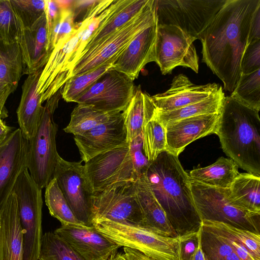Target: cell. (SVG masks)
I'll use <instances>...</instances> for the list:
<instances>
[{
	"instance_id": "11",
	"label": "cell",
	"mask_w": 260,
	"mask_h": 260,
	"mask_svg": "<svg viewBox=\"0 0 260 260\" xmlns=\"http://www.w3.org/2000/svg\"><path fill=\"white\" fill-rule=\"evenodd\" d=\"M135 182H120L93 192L90 225L98 221L108 220L142 225L143 217L136 196Z\"/></svg>"
},
{
	"instance_id": "25",
	"label": "cell",
	"mask_w": 260,
	"mask_h": 260,
	"mask_svg": "<svg viewBox=\"0 0 260 260\" xmlns=\"http://www.w3.org/2000/svg\"><path fill=\"white\" fill-rule=\"evenodd\" d=\"M148 2L149 0H114L111 11L94 32L80 57L134 17Z\"/></svg>"
},
{
	"instance_id": "23",
	"label": "cell",
	"mask_w": 260,
	"mask_h": 260,
	"mask_svg": "<svg viewBox=\"0 0 260 260\" xmlns=\"http://www.w3.org/2000/svg\"><path fill=\"white\" fill-rule=\"evenodd\" d=\"M42 70L28 75L22 86L21 100L17 110L19 128L27 140L36 134L43 112L41 96L37 92Z\"/></svg>"
},
{
	"instance_id": "30",
	"label": "cell",
	"mask_w": 260,
	"mask_h": 260,
	"mask_svg": "<svg viewBox=\"0 0 260 260\" xmlns=\"http://www.w3.org/2000/svg\"><path fill=\"white\" fill-rule=\"evenodd\" d=\"M225 95L222 87L207 99L183 107L169 111H160L156 109L154 116L164 126L167 123L197 115L218 113Z\"/></svg>"
},
{
	"instance_id": "34",
	"label": "cell",
	"mask_w": 260,
	"mask_h": 260,
	"mask_svg": "<svg viewBox=\"0 0 260 260\" xmlns=\"http://www.w3.org/2000/svg\"><path fill=\"white\" fill-rule=\"evenodd\" d=\"M230 96L259 112L260 69L248 74H242Z\"/></svg>"
},
{
	"instance_id": "14",
	"label": "cell",
	"mask_w": 260,
	"mask_h": 260,
	"mask_svg": "<svg viewBox=\"0 0 260 260\" xmlns=\"http://www.w3.org/2000/svg\"><path fill=\"white\" fill-rule=\"evenodd\" d=\"M53 178L76 217L87 226L90 223L93 190L81 162L57 159Z\"/></svg>"
},
{
	"instance_id": "1",
	"label": "cell",
	"mask_w": 260,
	"mask_h": 260,
	"mask_svg": "<svg viewBox=\"0 0 260 260\" xmlns=\"http://www.w3.org/2000/svg\"><path fill=\"white\" fill-rule=\"evenodd\" d=\"M260 0H226L200 39L202 61L232 92L242 74L251 20Z\"/></svg>"
},
{
	"instance_id": "28",
	"label": "cell",
	"mask_w": 260,
	"mask_h": 260,
	"mask_svg": "<svg viewBox=\"0 0 260 260\" xmlns=\"http://www.w3.org/2000/svg\"><path fill=\"white\" fill-rule=\"evenodd\" d=\"M24 66L18 42H0V86L10 94L23 75Z\"/></svg>"
},
{
	"instance_id": "38",
	"label": "cell",
	"mask_w": 260,
	"mask_h": 260,
	"mask_svg": "<svg viewBox=\"0 0 260 260\" xmlns=\"http://www.w3.org/2000/svg\"><path fill=\"white\" fill-rule=\"evenodd\" d=\"M201 244L207 260H225L234 251L224 237L202 225Z\"/></svg>"
},
{
	"instance_id": "32",
	"label": "cell",
	"mask_w": 260,
	"mask_h": 260,
	"mask_svg": "<svg viewBox=\"0 0 260 260\" xmlns=\"http://www.w3.org/2000/svg\"><path fill=\"white\" fill-rule=\"evenodd\" d=\"M45 188V203L52 216L58 219L62 225H86L74 214L55 178Z\"/></svg>"
},
{
	"instance_id": "49",
	"label": "cell",
	"mask_w": 260,
	"mask_h": 260,
	"mask_svg": "<svg viewBox=\"0 0 260 260\" xmlns=\"http://www.w3.org/2000/svg\"><path fill=\"white\" fill-rule=\"evenodd\" d=\"M190 260H207L202 247L201 233L200 236L198 246Z\"/></svg>"
},
{
	"instance_id": "7",
	"label": "cell",
	"mask_w": 260,
	"mask_h": 260,
	"mask_svg": "<svg viewBox=\"0 0 260 260\" xmlns=\"http://www.w3.org/2000/svg\"><path fill=\"white\" fill-rule=\"evenodd\" d=\"M194 205L201 220L221 222L259 234L260 214L245 210L231 199L229 188L209 186L190 179Z\"/></svg>"
},
{
	"instance_id": "27",
	"label": "cell",
	"mask_w": 260,
	"mask_h": 260,
	"mask_svg": "<svg viewBox=\"0 0 260 260\" xmlns=\"http://www.w3.org/2000/svg\"><path fill=\"white\" fill-rule=\"evenodd\" d=\"M238 168L231 158L222 156L208 166L190 171L188 175L191 180L200 183L227 189L239 174Z\"/></svg>"
},
{
	"instance_id": "43",
	"label": "cell",
	"mask_w": 260,
	"mask_h": 260,
	"mask_svg": "<svg viewBox=\"0 0 260 260\" xmlns=\"http://www.w3.org/2000/svg\"><path fill=\"white\" fill-rule=\"evenodd\" d=\"M202 225L197 231L179 236V260H190L198 246L201 233Z\"/></svg>"
},
{
	"instance_id": "12",
	"label": "cell",
	"mask_w": 260,
	"mask_h": 260,
	"mask_svg": "<svg viewBox=\"0 0 260 260\" xmlns=\"http://www.w3.org/2000/svg\"><path fill=\"white\" fill-rule=\"evenodd\" d=\"M197 40L178 26L157 24L154 59L162 75L178 66L199 71V58L193 44Z\"/></svg>"
},
{
	"instance_id": "26",
	"label": "cell",
	"mask_w": 260,
	"mask_h": 260,
	"mask_svg": "<svg viewBox=\"0 0 260 260\" xmlns=\"http://www.w3.org/2000/svg\"><path fill=\"white\" fill-rule=\"evenodd\" d=\"M156 108L151 96L136 86L134 94L122 112L126 133V141L131 142L142 135L144 126L154 116Z\"/></svg>"
},
{
	"instance_id": "2",
	"label": "cell",
	"mask_w": 260,
	"mask_h": 260,
	"mask_svg": "<svg viewBox=\"0 0 260 260\" xmlns=\"http://www.w3.org/2000/svg\"><path fill=\"white\" fill-rule=\"evenodd\" d=\"M145 175L177 235L197 231L202 221L193 202L190 178L178 157L167 151L161 152Z\"/></svg>"
},
{
	"instance_id": "41",
	"label": "cell",
	"mask_w": 260,
	"mask_h": 260,
	"mask_svg": "<svg viewBox=\"0 0 260 260\" xmlns=\"http://www.w3.org/2000/svg\"><path fill=\"white\" fill-rule=\"evenodd\" d=\"M75 27L72 6L68 9H61L60 15L48 36V49L50 54L56 44L67 39L72 34Z\"/></svg>"
},
{
	"instance_id": "48",
	"label": "cell",
	"mask_w": 260,
	"mask_h": 260,
	"mask_svg": "<svg viewBox=\"0 0 260 260\" xmlns=\"http://www.w3.org/2000/svg\"><path fill=\"white\" fill-rule=\"evenodd\" d=\"M12 129L13 128L8 126L2 119H0V144L7 138Z\"/></svg>"
},
{
	"instance_id": "50",
	"label": "cell",
	"mask_w": 260,
	"mask_h": 260,
	"mask_svg": "<svg viewBox=\"0 0 260 260\" xmlns=\"http://www.w3.org/2000/svg\"><path fill=\"white\" fill-rule=\"evenodd\" d=\"M111 260H134L124 253H118L116 256Z\"/></svg>"
},
{
	"instance_id": "19",
	"label": "cell",
	"mask_w": 260,
	"mask_h": 260,
	"mask_svg": "<svg viewBox=\"0 0 260 260\" xmlns=\"http://www.w3.org/2000/svg\"><path fill=\"white\" fill-rule=\"evenodd\" d=\"M157 27L156 17L130 42L113 63V68L133 80L137 78L145 65L154 61Z\"/></svg>"
},
{
	"instance_id": "10",
	"label": "cell",
	"mask_w": 260,
	"mask_h": 260,
	"mask_svg": "<svg viewBox=\"0 0 260 260\" xmlns=\"http://www.w3.org/2000/svg\"><path fill=\"white\" fill-rule=\"evenodd\" d=\"M226 0H155L157 24L178 26L196 39L201 37Z\"/></svg>"
},
{
	"instance_id": "31",
	"label": "cell",
	"mask_w": 260,
	"mask_h": 260,
	"mask_svg": "<svg viewBox=\"0 0 260 260\" xmlns=\"http://www.w3.org/2000/svg\"><path fill=\"white\" fill-rule=\"evenodd\" d=\"M119 113L103 112L91 106L78 104L71 113L70 121L63 130L74 136L79 135L109 121Z\"/></svg>"
},
{
	"instance_id": "33",
	"label": "cell",
	"mask_w": 260,
	"mask_h": 260,
	"mask_svg": "<svg viewBox=\"0 0 260 260\" xmlns=\"http://www.w3.org/2000/svg\"><path fill=\"white\" fill-rule=\"evenodd\" d=\"M39 260H84L61 237L54 232L43 235Z\"/></svg>"
},
{
	"instance_id": "6",
	"label": "cell",
	"mask_w": 260,
	"mask_h": 260,
	"mask_svg": "<svg viewBox=\"0 0 260 260\" xmlns=\"http://www.w3.org/2000/svg\"><path fill=\"white\" fill-rule=\"evenodd\" d=\"M61 88L43 106V112L35 136L28 140L27 169L35 182L42 189L53 178L59 154L56 149L57 124L53 114L61 96Z\"/></svg>"
},
{
	"instance_id": "37",
	"label": "cell",
	"mask_w": 260,
	"mask_h": 260,
	"mask_svg": "<svg viewBox=\"0 0 260 260\" xmlns=\"http://www.w3.org/2000/svg\"><path fill=\"white\" fill-rule=\"evenodd\" d=\"M204 226L220 231L244 245L258 260H260V234L216 221L202 220Z\"/></svg>"
},
{
	"instance_id": "29",
	"label": "cell",
	"mask_w": 260,
	"mask_h": 260,
	"mask_svg": "<svg viewBox=\"0 0 260 260\" xmlns=\"http://www.w3.org/2000/svg\"><path fill=\"white\" fill-rule=\"evenodd\" d=\"M232 201L241 208L260 214V176L239 173L230 188Z\"/></svg>"
},
{
	"instance_id": "8",
	"label": "cell",
	"mask_w": 260,
	"mask_h": 260,
	"mask_svg": "<svg viewBox=\"0 0 260 260\" xmlns=\"http://www.w3.org/2000/svg\"><path fill=\"white\" fill-rule=\"evenodd\" d=\"M42 189L31 177L27 168L20 172L13 188L23 232V260H39L43 236Z\"/></svg>"
},
{
	"instance_id": "47",
	"label": "cell",
	"mask_w": 260,
	"mask_h": 260,
	"mask_svg": "<svg viewBox=\"0 0 260 260\" xmlns=\"http://www.w3.org/2000/svg\"><path fill=\"white\" fill-rule=\"evenodd\" d=\"M9 95L10 94L8 92L0 86V111L6 117L8 116V112L5 105Z\"/></svg>"
},
{
	"instance_id": "51",
	"label": "cell",
	"mask_w": 260,
	"mask_h": 260,
	"mask_svg": "<svg viewBox=\"0 0 260 260\" xmlns=\"http://www.w3.org/2000/svg\"><path fill=\"white\" fill-rule=\"evenodd\" d=\"M6 118L4 115V114L0 111V119H4Z\"/></svg>"
},
{
	"instance_id": "3",
	"label": "cell",
	"mask_w": 260,
	"mask_h": 260,
	"mask_svg": "<svg viewBox=\"0 0 260 260\" xmlns=\"http://www.w3.org/2000/svg\"><path fill=\"white\" fill-rule=\"evenodd\" d=\"M215 134L225 154L238 167L260 176L259 111L225 96Z\"/></svg>"
},
{
	"instance_id": "15",
	"label": "cell",
	"mask_w": 260,
	"mask_h": 260,
	"mask_svg": "<svg viewBox=\"0 0 260 260\" xmlns=\"http://www.w3.org/2000/svg\"><path fill=\"white\" fill-rule=\"evenodd\" d=\"M54 232L66 241L84 260H111L121 248L93 225H61Z\"/></svg>"
},
{
	"instance_id": "5",
	"label": "cell",
	"mask_w": 260,
	"mask_h": 260,
	"mask_svg": "<svg viewBox=\"0 0 260 260\" xmlns=\"http://www.w3.org/2000/svg\"><path fill=\"white\" fill-rule=\"evenodd\" d=\"M92 225L134 260H179V236H165L141 225L108 220L96 221Z\"/></svg>"
},
{
	"instance_id": "22",
	"label": "cell",
	"mask_w": 260,
	"mask_h": 260,
	"mask_svg": "<svg viewBox=\"0 0 260 260\" xmlns=\"http://www.w3.org/2000/svg\"><path fill=\"white\" fill-rule=\"evenodd\" d=\"M18 42L22 56L23 74L42 70L50 55L45 13L30 27L22 28Z\"/></svg>"
},
{
	"instance_id": "42",
	"label": "cell",
	"mask_w": 260,
	"mask_h": 260,
	"mask_svg": "<svg viewBox=\"0 0 260 260\" xmlns=\"http://www.w3.org/2000/svg\"><path fill=\"white\" fill-rule=\"evenodd\" d=\"M260 69V40L248 44L241 61L242 74H246Z\"/></svg>"
},
{
	"instance_id": "24",
	"label": "cell",
	"mask_w": 260,
	"mask_h": 260,
	"mask_svg": "<svg viewBox=\"0 0 260 260\" xmlns=\"http://www.w3.org/2000/svg\"><path fill=\"white\" fill-rule=\"evenodd\" d=\"M136 198L143 217L142 226L162 235L177 237L166 214L153 194L145 173L135 182Z\"/></svg>"
},
{
	"instance_id": "9",
	"label": "cell",
	"mask_w": 260,
	"mask_h": 260,
	"mask_svg": "<svg viewBox=\"0 0 260 260\" xmlns=\"http://www.w3.org/2000/svg\"><path fill=\"white\" fill-rule=\"evenodd\" d=\"M155 18V0H149L137 15L81 57L72 69L71 77L113 63L134 37Z\"/></svg>"
},
{
	"instance_id": "45",
	"label": "cell",
	"mask_w": 260,
	"mask_h": 260,
	"mask_svg": "<svg viewBox=\"0 0 260 260\" xmlns=\"http://www.w3.org/2000/svg\"><path fill=\"white\" fill-rule=\"evenodd\" d=\"M61 11L56 0H45V16L46 18L47 34H50L52 28L58 18Z\"/></svg>"
},
{
	"instance_id": "44",
	"label": "cell",
	"mask_w": 260,
	"mask_h": 260,
	"mask_svg": "<svg viewBox=\"0 0 260 260\" xmlns=\"http://www.w3.org/2000/svg\"><path fill=\"white\" fill-rule=\"evenodd\" d=\"M202 226L224 237L231 244L240 260H258L244 245L231 237L216 229Z\"/></svg>"
},
{
	"instance_id": "20",
	"label": "cell",
	"mask_w": 260,
	"mask_h": 260,
	"mask_svg": "<svg viewBox=\"0 0 260 260\" xmlns=\"http://www.w3.org/2000/svg\"><path fill=\"white\" fill-rule=\"evenodd\" d=\"M220 86L215 83L193 84L185 75L175 76L165 92L151 96L156 109L169 111L204 100L215 93Z\"/></svg>"
},
{
	"instance_id": "13",
	"label": "cell",
	"mask_w": 260,
	"mask_h": 260,
	"mask_svg": "<svg viewBox=\"0 0 260 260\" xmlns=\"http://www.w3.org/2000/svg\"><path fill=\"white\" fill-rule=\"evenodd\" d=\"M134 80L112 68L96 80L75 101L105 112L121 113L127 107L135 92Z\"/></svg>"
},
{
	"instance_id": "46",
	"label": "cell",
	"mask_w": 260,
	"mask_h": 260,
	"mask_svg": "<svg viewBox=\"0 0 260 260\" xmlns=\"http://www.w3.org/2000/svg\"><path fill=\"white\" fill-rule=\"evenodd\" d=\"M258 40H260V5L256 9L251 20L248 44Z\"/></svg>"
},
{
	"instance_id": "39",
	"label": "cell",
	"mask_w": 260,
	"mask_h": 260,
	"mask_svg": "<svg viewBox=\"0 0 260 260\" xmlns=\"http://www.w3.org/2000/svg\"><path fill=\"white\" fill-rule=\"evenodd\" d=\"M22 27L10 0H0V42H18Z\"/></svg>"
},
{
	"instance_id": "36",
	"label": "cell",
	"mask_w": 260,
	"mask_h": 260,
	"mask_svg": "<svg viewBox=\"0 0 260 260\" xmlns=\"http://www.w3.org/2000/svg\"><path fill=\"white\" fill-rule=\"evenodd\" d=\"M113 68L109 63L83 74L70 78L61 88V96L67 102H75L102 75Z\"/></svg>"
},
{
	"instance_id": "17",
	"label": "cell",
	"mask_w": 260,
	"mask_h": 260,
	"mask_svg": "<svg viewBox=\"0 0 260 260\" xmlns=\"http://www.w3.org/2000/svg\"><path fill=\"white\" fill-rule=\"evenodd\" d=\"M74 139L82 161L85 162L126 143V133L122 112L108 121L74 136Z\"/></svg>"
},
{
	"instance_id": "21",
	"label": "cell",
	"mask_w": 260,
	"mask_h": 260,
	"mask_svg": "<svg viewBox=\"0 0 260 260\" xmlns=\"http://www.w3.org/2000/svg\"><path fill=\"white\" fill-rule=\"evenodd\" d=\"M23 238L13 191L0 207V260H23Z\"/></svg>"
},
{
	"instance_id": "16",
	"label": "cell",
	"mask_w": 260,
	"mask_h": 260,
	"mask_svg": "<svg viewBox=\"0 0 260 260\" xmlns=\"http://www.w3.org/2000/svg\"><path fill=\"white\" fill-rule=\"evenodd\" d=\"M28 153V140L19 128L0 144V207L13 191L20 172L27 168Z\"/></svg>"
},
{
	"instance_id": "18",
	"label": "cell",
	"mask_w": 260,
	"mask_h": 260,
	"mask_svg": "<svg viewBox=\"0 0 260 260\" xmlns=\"http://www.w3.org/2000/svg\"><path fill=\"white\" fill-rule=\"evenodd\" d=\"M219 113L199 115L167 123L164 126L167 151L178 157L193 141L215 134Z\"/></svg>"
},
{
	"instance_id": "40",
	"label": "cell",
	"mask_w": 260,
	"mask_h": 260,
	"mask_svg": "<svg viewBox=\"0 0 260 260\" xmlns=\"http://www.w3.org/2000/svg\"><path fill=\"white\" fill-rule=\"evenodd\" d=\"M22 28L32 26L43 15L45 0H10Z\"/></svg>"
},
{
	"instance_id": "4",
	"label": "cell",
	"mask_w": 260,
	"mask_h": 260,
	"mask_svg": "<svg viewBox=\"0 0 260 260\" xmlns=\"http://www.w3.org/2000/svg\"><path fill=\"white\" fill-rule=\"evenodd\" d=\"M143 149L142 135L131 142L99 154L85 162L84 171L93 192L122 182H135L150 164Z\"/></svg>"
},
{
	"instance_id": "35",
	"label": "cell",
	"mask_w": 260,
	"mask_h": 260,
	"mask_svg": "<svg viewBox=\"0 0 260 260\" xmlns=\"http://www.w3.org/2000/svg\"><path fill=\"white\" fill-rule=\"evenodd\" d=\"M143 149L150 162L154 161L161 152L167 151L165 128L153 116L143 127Z\"/></svg>"
}]
</instances>
